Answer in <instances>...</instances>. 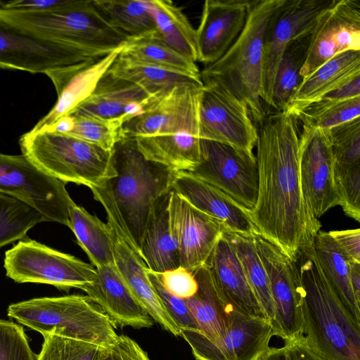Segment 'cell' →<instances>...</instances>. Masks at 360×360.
<instances>
[{"instance_id":"11","label":"cell","mask_w":360,"mask_h":360,"mask_svg":"<svg viewBox=\"0 0 360 360\" xmlns=\"http://www.w3.org/2000/svg\"><path fill=\"white\" fill-rule=\"evenodd\" d=\"M0 192L34 207L45 221L70 226L69 210L75 202L65 183L43 172L22 154L0 152Z\"/></svg>"},{"instance_id":"5","label":"cell","mask_w":360,"mask_h":360,"mask_svg":"<svg viewBox=\"0 0 360 360\" xmlns=\"http://www.w3.org/2000/svg\"><path fill=\"white\" fill-rule=\"evenodd\" d=\"M0 16L43 38L104 56L129 39L107 23L92 0H66L37 12L0 8Z\"/></svg>"},{"instance_id":"18","label":"cell","mask_w":360,"mask_h":360,"mask_svg":"<svg viewBox=\"0 0 360 360\" xmlns=\"http://www.w3.org/2000/svg\"><path fill=\"white\" fill-rule=\"evenodd\" d=\"M299 174L302 194L316 219L342 201L333 175V159L326 130L303 125L299 139Z\"/></svg>"},{"instance_id":"34","label":"cell","mask_w":360,"mask_h":360,"mask_svg":"<svg viewBox=\"0 0 360 360\" xmlns=\"http://www.w3.org/2000/svg\"><path fill=\"white\" fill-rule=\"evenodd\" d=\"M108 72L139 86L151 95H163L179 86L202 84L200 79L191 75L140 63L120 53Z\"/></svg>"},{"instance_id":"4","label":"cell","mask_w":360,"mask_h":360,"mask_svg":"<svg viewBox=\"0 0 360 360\" xmlns=\"http://www.w3.org/2000/svg\"><path fill=\"white\" fill-rule=\"evenodd\" d=\"M282 0H253L245 25L228 51L200 71L201 82H218L243 101L255 125L268 115L261 97L265 29Z\"/></svg>"},{"instance_id":"39","label":"cell","mask_w":360,"mask_h":360,"mask_svg":"<svg viewBox=\"0 0 360 360\" xmlns=\"http://www.w3.org/2000/svg\"><path fill=\"white\" fill-rule=\"evenodd\" d=\"M312 32L290 42L282 55L273 89L272 108L276 112L285 109L302 81L300 71L307 58Z\"/></svg>"},{"instance_id":"30","label":"cell","mask_w":360,"mask_h":360,"mask_svg":"<svg viewBox=\"0 0 360 360\" xmlns=\"http://www.w3.org/2000/svg\"><path fill=\"white\" fill-rule=\"evenodd\" d=\"M122 46L91 65L76 72L63 83L55 86L58 95L56 104L32 130L38 131L49 128L85 101L93 93L101 77L119 55Z\"/></svg>"},{"instance_id":"46","label":"cell","mask_w":360,"mask_h":360,"mask_svg":"<svg viewBox=\"0 0 360 360\" xmlns=\"http://www.w3.org/2000/svg\"><path fill=\"white\" fill-rule=\"evenodd\" d=\"M157 274L165 288L176 297L187 299L198 291V285L193 273L182 266Z\"/></svg>"},{"instance_id":"1","label":"cell","mask_w":360,"mask_h":360,"mask_svg":"<svg viewBox=\"0 0 360 360\" xmlns=\"http://www.w3.org/2000/svg\"><path fill=\"white\" fill-rule=\"evenodd\" d=\"M296 118L284 112L268 115L257 129L258 194L248 212L258 231L296 258L313 244L321 224L309 212L300 183Z\"/></svg>"},{"instance_id":"43","label":"cell","mask_w":360,"mask_h":360,"mask_svg":"<svg viewBox=\"0 0 360 360\" xmlns=\"http://www.w3.org/2000/svg\"><path fill=\"white\" fill-rule=\"evenodd\" d=\"M70 115L73 118V126L67 134L106 150H112L124 139L121 130L123 122L120 120Z\"/></svg>"},{"instance_id":"28","label":"cell","mask_w":360,"mask_h":360,"mask_svg":"<svg viewBox=\"0 0 360 360\" xmlns=\"http://www.w3.org/2000/svg\"><path fill=\"white\" fill-rule=\"evenodd\" d=\"M171 191L172 188L153 203L139 247L140 255L147 268L158 274L180 266L177 247L169 226Z\"/></svg>"},{"instance_id":"8","label":"cell","mask_w":360,"mask_h":360,"mask_svg":"<svg viewBox=\"0 0 360 360\" xmlns=\"http://www.w3.org/2000/svg\"><path fill=\"white\" fill-rule=\"evenodd\" d=\"M4 266L16 283H44L65 290H84L96 278L93 264L32 240H20L7 250Z\"/></svg>"},{"instance_id":"26","label":"cell","mask_w":360,"mask_h":360,"mask_svg":"<svg viewBox=\"0 0 360 360\" xmlns=\"http://www.w3.org/2000/svg\"><path fill=\"white\" fill-rule=\"evenodd\" d=\"M96 269L95 281L83 290L116 326L150 328L153 320L129 290L115 266Z\"/></svg>"},{"instance_id":"10","label":"cell","mask_w":360,"mask_h":360,"mask_svg":"<svg viewBox=\"0 0 360 360\" xmlns=\"http://www.w3.org/2000/svg\"><path fill=\"white\" fill-rule=\"evenodd\" d=\"M103 57L43 38L0 16L1 68L46 74L58 68L89 66Z\"/></svg>"},{"instance_id":"47","label":"cell","mask_w":360,"mask_h":360,"mask_svg":"<svg viewBox=\"0 0 360 360\" xmlns=\"http://www.w3.org/2000/svg\"><path fill=\"white\" fill-rule=\"evenodd\" d=\"M103 360H150L147 352L132 338L118 335Z\"/></svg>"},{"instance_id":"14","label":"cell","mask_w":360,"mask_h":360,"mask_svg":"<svg viewBox=\"0 0 360 360\" xmlns=\"http://www.w3.org/2000/svg\"><path fill=\"white\" fill-rule=\"evenodd\" d=\"M335 0H282L268 20L264 37L261 97L272 108L273 89L282 55L290 42L313 31Z\"/></svg>"},{"instance_id":"31","label":"cell","mask_w":360,"mask_h":360,"mask_svg":"<svg viewBox=\"0 0 360 360\" xmlns=\"http://www.w3.org/2000/svg\"><path fill=\"white\" fill-rule=\"evenodd\" d=\"M134 139L146 159L174 171L188 172L200 162V139L192 134L181 132Z\"/></svg>"},{"instance_id":"32","label":"cell","mask_w":360,"mask_h":360,"mask_svg":"<svg viewBox=\"0 0 360 360\" xmlns=\"http://www.w3.org/2000/svg\"><path fill=\"white\" fill-rule=\"evenodd\" d=\"M313 246L328 284L347 311L360 323V305L351 286L349 262L328 232L319 231L314 238Z\"/></svg>"},{"instance_id":"36","label":"cell","mask_w":360,"mask_h":360,"mask_svg":"<svg viewBox=\"0 0 360 360\" xmlns=\"http://www.w3.org/2000/svg\"><path fill=\"white\" fill-rule=\"evenodd\" d=\"M149 1L156 25V36L174 51L196 62L195 30L181 8L171 1Z\"/></svg>"},{"instance_id":"23","label":"cell","mask_w":360,"mask_h":360,"mask_svg":"<svg viewBox=\"0 0 360 360\" xmlns=\"http://www.w3.org/2000/svg\"><path fill=\"white\" fill-rule=\"evenodd\" d=\"M158 96L160 95H151L139 86L107 71L93 93L70 114L120 120L124 123L141 113Z\"/></svg>"},{"instance_id":"44","label":"cell","mask_w":360,"mask_h":360,"mask_svg":"<svg viewBox=\"0 0 360 360\" xmlns=\"http://www.w3.org/2000/svg\"><path fill=\"white\" fill-rule=\"evenodd\" d=\"M20 325L0 319V360H37Z\"/></svg>"},{"instance_id":"15","label":"cell","mask_w":360,"mask_h":360,"mask_svg":"<svg viewBox=\"0 0 360 360\" xmlns=\"http://www.w3.org/2000/svg\"><path fill=\"white\" fill-rule=\"evenodd\" d=\"M200 163L187 172L217 187L245 211H251L258 194L255 157L216 141L201 139Z\"/></svg>"},{"instance_id":"45","label":"cell","mask_w":360,"mask_h":360,"mask_svg":"<svg viewBox=\"0 0 360 360\" xmlns=\"http://www.w3.org/2000/svg\"><path fill=\"white\" fill-rule=\"evenodd\" d=\"M148 276L164 307L181 329L198 330L197 323L184 299L169 292L157 273L146 269Z\"/></svg>"},{"instance_id":"38","label":"cell","mask_w":360,"mask_h":360,"mask_svg":"<svg viewBox=\"0 0 360 360\" xmlns=\"http://www.w3.org/2000/svg\"><path fill=\"white\" fill-rule=\"evenodd\" d=\"M120 55L200 79V71L195 62L168 46L156 36V32L146 37L129 39L122 46Z\"/></svg>"},{"instance_id":"41","label":"cell","mask_w":360,"mask_h":360,"mask_svg":"<svg viewBox=\"0 0 360 360\" xmlns=\"http://www.w3.org/2000/svg\"><path fill=\"white\" fill-rule=\"evenodd\" d=\"M37 360H103L107 348L67 335L47 334Z\"/></svg>"},{"instance_id":"3","label":"cell","mask_w":360,"mask_h":360,"mask_svg":"<svg viewBox=\"0 0 360 360\" xmlns=\"http://www.w3.org/2000/svg\"><path fill=\"white\" fill-rule=\"evenodd\" d=\"M112 165L115 174L103 185L139 250L153 205L171 190L177 171L146 159L134 138H124L115 145Z\"/></svg>"},{"instance_id":"40","label":"cell","mask_w":360,"mask_h":360,"mask_svg":"<svg viewBox=\"0 0 360 360\" xmlns=\"http://www.w3.org/2000/svg\"><path fill=\"white\" fill-rule=\"evenodd\" d=\"M44 221L36 209L0 192V248L22 239L30 229Z\"/></svg>"},{"instance_id":"24","label":"cell","mask_w":360,"mask_h":360,"mask_svg":"<svg viewBox=\"0 0 360 360\" xmlns=\"http://www.w3.org/2000/svg\"><path fill=\"white\" fill-rule=\"evenodd\" d=\"M172 189L231 232L252 235L257 230L247 211L223 191L187 172L177 171Z\"/></svg>"},{"instance_id":"21","label":"cell","mask_w":360,"mask_h":360,"mask_svg":"<svg viewBox=\"0 0 360 360\" xmlns=\"http://www.w3.org/2000/svg\"><path fill=\"white\" fill-rule=\"evenodd\" d=\"M250 0H206L195 30L197 61L205 65L219 60L242 32Z\"/></svg>"},{"instance_id":"33","label":"cell","mask_w":360,"mask_h":360,"mask_svg":"<svg viewBox=\"0 0 360 360\" xmlns=\"http://www.w3.org/2000/svg\"><path fill=\"white\" fill-rule=\"evenodd\" d=\"M69 217V228L92 264L96 268L115 266L114 243L108 224L75 202L70 208Z\"/></svg>"},{"instance_id":"25","label":"cell","mask_w":360,"mask_h":360,"mask_svg":"<svg viewBox=\"0 0 360 360\" xmlns=\"http://www.w3.org/2000/svg\"><path fill=\"white\" fill-rule=\"evenodd\" d=\"M204 265L217 290L227 303L248 314L266 319L227 231L223 233Z\"/></svg>"},{"instance_id":"2","label":"cell","mask_w":360,"mask_h":360,"mask_svg":"<svg viewBox=\"0 0 360 360\" xmlns=\"http://www.w3.org/2000/svg\"><path fill=\"white\" fill-rule=\"evenodd\" d=\"M302 285V332L308 347L326 360H360V323L324 276L313 244L296 256Z\"/></svg>"},{"instance_id":"51","label":"cell","mask_w":360,"mask_h":360,"mask_svg":"<svg viewBox=\"0 0 360 360\" xmlns=\"http://www.w3.org/2000/svg\"><path fill=\"white\" fill-rule=\"evenodd\" d=\"M255 360H292L287 345L282 347H270L262 352Z\"/></svg>"},{"instance_id":"16","label":"cell","mask_w":360,"mask_h":360,"mask_svg":"<svg viewBox=\"0 0 360 360\" xmlns=\"http://www.w3.org/2000/svg\"><path fill=\"white\" fill-rule=\"evenodd\" d=\"M202 89V84L179 86L158 96L141 113L122 124L123 138L181 132L200 137L199 107Z\"/></svg>"},{"instance_id":"20","label":"cell","mask_w":360,"mask_h":360,"mask_svg":"<svg viewBox=\"0 0 360 360\" xmlns=\"http://www.w3.org/2000/svg\"><path fill=\"white\" fill-rule=\"evenodd\" d=\"M169 219L180 266L190 271L205 264L223 233L228 231L220 221L193 207L172 189Z\"/></svg>"},{"instance_id":"7","label":"cell","mask_w":360,"mask_h":360,"mask_svg":"<svg viewBox=\"0 0 360 360\" xmlns=\"http://www.w3.org/2000/svg\"><path fill=\"white\" fill-rule=\"evenodd\" d=\"M8 316L40 333L67 335L109 349L116 342V326L87 295L39 297L9 305Z\"/></svg>"},{"instance_id":"50","label":"cell","mask_w":360,"mask_h":360,"mask_svg":"<svg viewBox=\"0 0 360 360\" xmlns=\"http://www.w3.org/2000/svg\"><path fill=\"white\" fill-rule=\"evenodd\" d=\"M285 345L288 347L292 360H326L308 347L304 337L300 340Z\"/></svg>"},{"instance_id":"13","label":"cell","mask_w":360,"mask_h":360,"mask_svg":"<svg viewBox=\"0 0 360 360\" xmlns=\"http://www.w3.org/2000/svg\"><path fill=\"white\" fill-rule=\"evenodd\" d=\"M199 107V134L206 139L228 145L250 157L257 140V127L246 103L222 84L202 82Z\"/></svg>"},{"instance_id":"35","label":"cell","mask_w":360,"mask_h":360,"mask_svg":"<svg viewBox=\"0 0 360 360\" xmlns=\"http://www.w3.org/2000/svg\"><path fill=\"white\" fill-rule=\"evenodd\" d=\"M108 25L129 39L156 32V25L149 0H92Z\"/></svg>"},{"instance_id":"49","label":"cell","mask_w":360,"mask_h":360,"mask_svg":"<svg viewBox=\"0 0 360 360\" xmlns=\"http://www.w3.org/2000/svg\"><path fill=\"white\" fill-rule=\"evenodd\" d=\"M360 96V75H357L321 99L329 101H342Z\"/></svg>"},{"instance_id":"6","label":"cell","mask_w":360,"mask_h":360,"mask_svg":"<svg viewBox=\"0 0 360 360\" xmlns=\"http://www.w3.org/2000/svg\"><path fill=\"white\" fill-rule=\"evenodd\" d=\"M19 145L22 154L37 167L65 184L91 188L115 174L112 150H104L67 134L31 129L20 136Z\"/></svg>"},{"instance_id":"22","label":"cell","mask_w":360,"mask_h":360,"mask_svg":"<svg viewBox=\"0 0 360 360\" xmlns=\"http://www.w3.org/2000/svg\"><path fill=\"white\" fill-rule=\"evenodd\" d=\"M335 183L345 214L360 221V117L327 131Z\"/></svg>"},{"instance_id":"9","label":"cell","mask_w":360,"mask_h":360,"mask_svg":"<svg viewBox=\"0 0 360 360\" xmlns=\"http://www.w3.org/2000/svg\"><path fill=\"white\" fill-rule=\"evenodd\" d=\"M95 200L104 207L114 243L115 266L120 277L151 319L174 336L181 328L169 314L147 274V266L125 226L114 201L103 186L90 188Z\"/></svg>"},{"instance_id":"37","label":"cell","mask_w":360,"mask_h":360,"mask_svg":"<svg viewBox=\"0 0 360 360\" xmlns=\"http://www.w3.org/2000/svg\"><path fill=\"white\" fill-rule=\"evenodd\" d=\"M249 285L266 318L274 328L275 311L270 282L255 246L252 235L227 231Z\"/></svg>"},{"instance_id":"52","label":"cell","mask_w":360,"mask_h":360,"mask_svg":"<svg viewBox=\"0 0 360 360\" xmlns=\"http://www.w3.org/2000/svg\"><path fill=\"white\" fill-rule=\"evenodd\" d=\"M349 276L352 289L357 303L360 305V263L349 262Z\"/></svg>"},{"instance_id":"42","label":"cell","mask_w":360,"mask_h":360,"mask_svg":"<svg viewBox=\"0 0 360 360\" xmlns=\"http://www.w3.org/2000/svg\"><path fill=\"white\" fill-rule=\"evenodd\" d=\"M360 117V96L342 100L321 99L305 109L298 118L304 126L328 131Z\"/></svg>"},{"instance_id":"48","label":"cell","mask_w":360,"mask_h":360,"mask_svg":"<svg viewBox=\"0 0 360 360\" xmlns=\"http://www.w3.org/2000/svg\"><path fill=\"white\" fill-rule=\"evenodd\" d=\"M349 262L360 263V230L349 229L328 232Z\"/></svg>"},{"instance_id":"17","label":"cell","mask_w":360,"mask_h":360,"mask_svg":"<svg viewBox=\"0 0 360 360\" xmlns=\"http://www.w3.org/2000/svg\"><path fill=\"white\" fill-rule=\"evenodd\" d=\"M274 329L269 321L234 309L227 332L210 339L198 330L181 329L196 360H255L269 346Z\"/></svg>"},{"instance_id":"29","label":"cell","mask_w":360,"mask_h":360,"mask_svg":"<svg viewBox=\"0 0 360 360\" xmlns=\"http://www.w3.org/2000/svg\"><path fill=\"white\" fill-rule=\"evenodd\" d=\"M191 272L198 289L193 296L184 300L198 330L210 339L221 338L227 332L232 312L237 308L227 303L219 294L205 265Z\"/></svg>"},{"instance_id":"12","label":"cell","mask_w":360,"mask_h":360,"mask_svg":"<svg viewBox=\"0 0 360 360\" xmlns=\"http://www.w3.org/2000/svg\"><path fill=\"white\" fill-rule=\"evenodd\" d=\"M258 255L267 273L274 304L275 335L285 344L303 337L302 285L296 259L287 255L258 230L252 233Z\"/></svg>"},{"instance_id":"19","label":"cell","mask_w":360,"mask_h":360,"mask_svg":"<svg viewBox=\"0 0 360 360\" xmlns=\"http://www.w3.org/2000/svg\"><path fill=\"white\" fill-rule=\"evenodd\" d=\"M360 51V1L340 0L319 18L300 71L302 79L335 55Z\"/></svg>"},{"instance_id":"27","label":"cell","mask_w":360,"mask_h":360,"mask_svg":"<svg viewBox=\"0 0 360 360\" xmlns=\"http://www.w3.org/2000/svg\"><path fill=\"white\" fill-rule=\"evenodd\" d=\"M357 75L360 51L340 53L302 79L283 112L297 119L309 106Z\"/></svg>"}]
</instances>
